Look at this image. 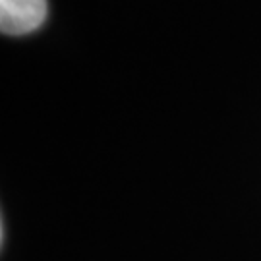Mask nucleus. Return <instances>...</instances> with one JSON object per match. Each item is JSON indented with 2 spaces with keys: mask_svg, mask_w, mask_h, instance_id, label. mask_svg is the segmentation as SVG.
<instances>
[{
  "mask_svg": "<svg viewBox=\"0 0 261 261\" xmlns=\"http://www.w3.org/2000/svg\"><path fill=\"white\" fill-rule=\"evenodd\" d=\"M47 0H0V31L4 35H28L47 19Z\"/></svg>",
  "mask_w": 261,
  "mask_h": 261,
  "instance_id": "1",
  "label": "nucleus"
}]
</instances>
